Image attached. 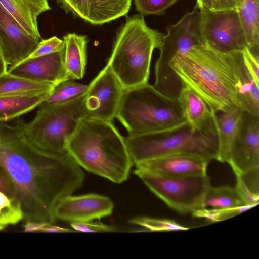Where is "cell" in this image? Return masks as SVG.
Returning a JSON list of instances; mask_svg holds the SVG:
<instances>
[{"instance_id": "cell-1", "label": "cell", "mask_w": 259, "mask_h": 259, "mask_svg": "<svg viewBox=\"0 0 259 259\" xmlns=\"http://www.w3.org/2000/svg\"><path fill=\"white\" fill-rule=\"evenodd\" d=\"M25 122L0 121V166L13 181L23 219L53 224L56 208L83 184L84 175L67 152L40 149L27 136Z\"/></svg>"}, {"instance_id": "cell-2", "label": "cell", "mask_w": 259, "mask_h": 259, "mask_svg": "<svg viewBox=\"0 0 259 259\" xmlns=\"http://www.w3.org/2000/svg\"><path fill=\"white\" fill-rule=\"evenodd\" d=\"M170 66L182 84L200 96L215 112L240 109L235 51L223 53L205 45L195 46L176 57Z\"/></svg>"}, {"instance_id": "cell-3", "label": "cell", "mask_w": 259, "mask_h": 259, "mask_svg": "<svg viewBox=\"0 0 259 259\" xmlns=\"http://www.w3.org/2000/svg\"><path fill=\"white\" fill-rule=\"evenodd\" d=\"M67 151L87 171L115 183L126 181L134 164L124 138L112 122L82 118Z\"/></svg>"}, {"instance_id": "cell-4", "label": "cell", "mask_w": 259, "mask_h": 259, "mask_svg": "<svg viewBox=\"0 0 259 259\" xmlns=\"http://www.w3.org/2000/svg\"><path fill=\"white\" fill-rule=\"evenodd\" d=\"M164 36L148 27L141 14L126 18L107 63L124 89L148 82L153 51L159 49Z\"/></svg>"}, {"instance_id": "cell-5", "label": "cell", "mask_w": 259, "mask_h": 259, "mask_svg": "<svg viewBox=\"0 0 259 259\" xmlns=\"http://www.w3.org/2000/svg\"><path fill=\"white\" fill-rule=\"evenodd\" d=\"M124 141L134 164L165 155L186 154L210 162L217 158L219 143L215 120L200 129L185 123L165 131L128 135Z\"/></svg>"}, {"instance_id": "cell-6", "label": "cell", "mask_w": 259, "mask_h": 259, "mask_svg": "<svg viewBox=\"0 0 259 259\" xmlns=\"http://www.w3.org/2000/svg\"><path fill=\"white\" fill-rule=\"evenodd\" d=\"M116 117L129 135L161 132L186 122L177 99L148 82L124 89Z\"/></svg>"}, {"instance_id": "cell-7", "label": "cell", "mask_w": 259, "mask_h": 259, "mask_svg": "<svg viewBox=\"0 0 259 259\" xmlns=\"http://www.w3.org/2000/svg\"><path fill=\"white\" fill-rule=\"evenodd\" d=\"M85 94L62 104L41 103L33 120L24 124L30 140L44 150L67 152L68 141L80 120L87 117Z\"/></svg>"}, {"instance_id": "cell-8", "label": "cell", "mask_w": 259, "mask_h": 259, "mask_svg": "<svg viewBox=\"0 0 259 259\" xmlns=\"http://www.w3.org/2000/svg\"><path fill=\"white\" fill-rule=\"evenodd\" d=\"M166 30L155 63L154 84L163 93L174 92L181 85L179 78L170 66L173 59L194 46L205 45L201 31L200 12L197 5L176 23L169 25Z\"/></svg>"}, {"instance_id": "cell-9", "label": "cell", "mask_w": 259, "mask_h": 259, "mask_svg": "<svg viewBox=\"0 0 259 259\" xmlns=\"http://www.w3.org/2000/svg\"><path fill=\"white\" fill-rule=\"evenodd\" d=\"M134 173L157 197L178 212L192 213L204 208V196L210 186L207 174L165 176L138 168Z\"/></svg>"}, {"instance_id": "cell-10", "label": "cell", "mask_w": 259, "mask_h": 259, "mask_svg": "<svg viewBox=\"0 0 259 259\" xmlns=\"http://www.w3.org/2000/svg\"><path fill=\"white\" fill-rule=\"evenodd\" d=\"M199 9L201 31L205 45L223 53L247 48L237 10H211L204 7Z\"/></svg>"}, {"instance_id": "cell-11", "label": "cell", "mask_w": 259, "mask_h": 259, "mask_svg": "<svg viewBox=\"0 0 259 259\" xmlns=\"http://www.w3.org/2000/svg\"><path fill=\"white\" fill-rule=\"evenodd\" d=\"M123 91L122 85L106 65L88 84L84 98L87 117L112 122Z\"/></svg>"}, {"instance_id": "cell-12", "label": "cell", "mask_w": 259, "mask_h": 259, "mask_svg": "<svg viewBox=\"0 0 259 259\" xmlns=\"http://www.w3.org/2000/svg\"><path fill=\"white\" fill-rule=\"evenodd\" d=\"M227 163L235 176L259 167V116L242 111Z\"/></svg>"}, {"instance_id": "cell-13", "label": "cell", "mask_w": 259, "mask_h": 259, "mask_svg": "<svg viewBox=\"0 0 259 259\" xmlns=\"http://www.w3.org/2000/svg\"><path fill=\"white\" fill-rule=\"evenodd\" d=\"M38 42L0 3V50L7 65L28 58Z\"/></svg>"}, {"instance_id": "cell-14", "label": "cell", "mask_w": 259, "mask_h": 259, "mask_svg": "<svg viewBox=\"0 0 259 259\" xmlns=\"http://www.w3.org/2000/svg\"><path fill=\"white\" fill-rule=\"evenodd\" d=\"M7 73L29 80L49 83L55 86L70 79L64 66L63 48L48 55L28 57L10 66Z\"/></svg>"}, {"instance_id": "cell-15", "label": "cell", "mask_w": 259, "mask_h": 259, "mask_svg": "<svg viewBox=\"0 0 259 259\" xmlns=\"http://www.w3.org/2000/svg\"><path fill=\"white\" fill-rule=\"evenodd\" d=\"M114 204L107 197L89 194L79 196L69 195L57 206L56 219L73 222H85L111 215Z\"/></svg>"}, {"instance_id": "cell-16", "label": "cell", "mask_w": 259, "mask_h": 259, "mask_svg": "<svg viewBox=\"0 0 259 259\" xmlns=\"http://www.w3.org/2000/svg\"><path fill=\"white\" fill-rule=\"evenodd\" d=\"M66 13H70L92 25H100L123 16L132 0H56Z\"/></svg>"}, {"instance_id": "cell-17", "label": "cell", "mask_w": 259, "mask_h": 259, "mask_svg": "<svg viewBox=\"0 0 259 259\" xmlns=\"http://www.w3.org/2000/svg\"><path fill=\"white\" fill-rule=\"evenodd\" d=\"M210 161L203 157L186 154L165 155L137 163L136 168L165 176L206 175Z\"/></svg>"}, {"instance_id": "cell-18", "label": "cell", "mask_w": 259, "mask_h": 259, "mask_svg": "<svg viewBox=\"0 0 259 259\" xmlns=\"http://www.w3.org/2000/svg\"><path fill=\"white\" fill-rule=\"evenodd\" d=\"M0 3L29 34L41 39L37 17L51 9L48 0H0Z\"/></svg>"}, {"instance_id": "cell-19", "label": "cell", "mask_w": 259, "mask_h": 259, "mask_svg": "<svg viewBox=\"0 0 259 259\" xmlns=\"http://www.w3.org/2000/svg\"><path fill=\"white\" fill-rule=\"evenodd\" d=\"M177 100L184 119L193 128H202L214 120L215 112L188 85L183 84Z\"/></svg>"}, {"instance_id": "cell-20", "label": "cell", "mask_w": 259, "mask_h": 259, "mask_svg": "<svg viewBox=\"0 0 259 259\" xmlns=\"http://www.w3.org/2000/svg\"><path fill=\"white\" fill-rule=\"evenodd\" d=\"M243 50L235 51L240 82L238 94L240 108L242 111L259 116V79L248 68Z\"/></svg>"}, {"instance_id": "cell-21", "label": "cell", "mask_w": 259, "mask_h": 259, "mask_svg": "<svg viewBox=\"0 0 259 259\" xmlns=\"http://www.w3.org/2000/svg\"><path fill=\"white\" fill-rule=\"evenodd\" d=\"M63 59L70 79L83 77L87 64V39L85 35L68 33L63 38Z\"/></svg>"}, {"instance_id": "cell-22", "label": "cell", "mask_w": 259, "mask_h": 259, "mask_svg": "<svg viewBox=\"0 0 259 259\" xmlns=\"http://www.w3.org/2000/svg\"><path fill=\"white\" fill-rule=\"evenodd\" d=\"M242 112L241 109L235 107L227 111L215 112L219 143L216 160L221 163L228 162Z\"/></svg>"}, {"instance_id": "cell-23", "label": "cell", "mask_w": 259, "mask_h": 259, "mask_svg": "<svg viewBox=\"0 0 259 259\" xmlns=\"http://www.w3.org/2000/svg\"><path fill=\"white\" fill-rule=\"evenodd\" d=\"M55 86L15 76L7 72L0 76V97H30L49 94Z\"/></svg>"}, {"instance_id": "cell-24", "label": "cell", "mask_w": 259, "mask_h": 259, "mask_svg": "<svg viewBox=\"0 0 259 259\" xmlns=\"http://www.w3.org/2000/svg\"><path fill=\"white\" fill-rule=\"evenodd\" d=\"M237 11L247 48L254 56L259 58V0H243Z\"/></svg>"}, {"instance_id": "cell-25", "label": "cell", "mask_w": 259, "mask_h": 259, "mask_svg": "<svg viewBox=\"0 0 259 259\" xmlns=\"http://www.w3.org/2000/svg\"><path fill=\"white\" fill-rule=\"evenodd\" d=\"M49 94L30 97H0V121L7 122L38 106Z\"/></svg>"}, {"instance_id": "cell-26", "label": "cell", "mask_w": 259, "mask_h": 259, "mask_svg": "<svg viewBox=\"0 0 259 259\" xmlns=\"http://www.w3.org/2000/svg\"><path fill=\"white\" fill-rule=\"evenodd\" d=\"M204 208L223 209L245 205L236 189L228 186H209L204 196Z\"/></svg>"}, {"instance_id": "cell-27", "label": "cell", "mask_w": 259, "mask_h": 259, "mask_svg": "<svg viewBox=\"0 0 259 259\" xmlns=\"http://www.w3.org/2000/svg\"><path fill=\"white\" fill-rule=\"evenodd\" d=\"M235 188L245 205L255 206L259 202V167L236 176Z\"/></svg>"}, {"instance_id": "cell-28", "label": "cell", "mask_w": 259, "mask_h": 259, "mask_svg": "<svg viewBox=\"0 0 259 259\" xmlns=\"http://www.w3.org/2000/svg\"><path fill=\"white\" fill-rule=\"evenodd\" d=\"M88 85L75 82L69 79L55 86L53 90L44 101L46 105L62 104L84 95Z\"/></svg>"}, {"instance_id": "cell-29", "label": "cell", "mask_w": 259, "mask_h": 259, "mask_svg": "<svg viewBox=\"0 0 259 259\" xmlns=\"http://www.w3.org/2000/svg\"><path fill=\"white\" fill-rule=\"evenodd\" d=\"M131 223L140 225L145 230L151 232H168L187 230L186 227L176 221L165 219H156L148 217H137L130 220Z\"/></svg>"}, {"instance_id": "cell-30", "label": "cell", "mask_w": 259, "mask_h": 259, "mask_svg": "<svg viewBox=\"0 0 259 259\" xmlns=\"http://www.w3.org/2000/svg\"><path fill=\"white\" fill-rule=\"evenodd\" d=\"M253 207L250 205H244L223 209L203 208L194 211L192 214L194 217L204 218L211 222H217L237 215Z\"/></svg>"}, {"instance_id": "cell-31", "label": "cell", "mask_w": 259, "mask_h": 259, "mask_svg": "<svg viewBox=\"0 0 259 259\" xmlns=\"http://www.w3.org/2000/svg\"><path fill=\"white\" fill-rule=\"evenodd\" d=\"M178 0H134L136 10L142 15L163 14Z\"/></svg>"}, {"instance_id": "cell-32", "label": "cell", "mask_w": 259, "mask_h": 259, "mask_svg": "<svg viewBox=\"0 0 259 259\" xmlns=\"http://www.w3.org/2000/svg\"><path fill=\"white\" fill-rule=\"evenodd\" d=\"M63 46V40L53 36L39 42L37 47L29 57L33 58L51 54L61 50Z\"/></svg>"}, {"instance_id": "cell-33", "label": "cell", "mask_w": 259, "mask_h": 259, "mask_svg": "<svg viewBox=\"0 0 259 259\" xmlns=\"http://www.w3.org/2000/svg\"><path fill=\"white\" fill-rule=\"evenodd\" d=\"M74 230L83 232H111L118 230L113 226L105 224L101 222L93 221L85 222H73L70 224Z\"/></svg>"}, {"instance_id": "cell-34", "label": "cell", "mask_w": 259, "mask_h": 259, "mask_svg": "<svg viewBox=\"0 0 259 259\" xmlns=\"http://www.w3.org/2000/svg\"><path fill=\"white\" fill-rule=\"evenodd\" d=\"M22 219H23L22 212L18 206L15 205L10 208L0 209V225L16 224Z\"/></svg>"}, {"instance_id": "cell-35", "label": "cell", "mask_w": 259, "mask_h": 259, "mask_svg": "<svg viewBox=\"0 0 259 259\" xmlns=\"http://www.w3.org/2000/svg\"><path fill=\"white\" fill-rule=\"evenodd\" d=\"M0 191L19 205L16 200V191L14 184L7 172L1 166Z\"/></svg>"}, {"instance_id": "cell-36", "label": "cell", "mask_w": 259, "mask_h": 259, "mask_svg": "<svg viewBox=\"0 0 259 259\" xmlns=\"http://www.w3.org/2000/svg\"><path fill=\"white\" fill-rule=\"evenodd\" d=\"M243 0H214V10L234 9L238 10Z\"/></svg>"}, {"instance_id": "cell-37", "label": "cell", "mask_w": 259, "mask_h": 259, "mask_svg": "<svg viewBox=\"0 0 259 259\" xmlns=\"http://www.w3.org/2000/svg\"><path fill=\"white\" fill-rule=\"evenodd\" d=\"M49 223L34 221H26L24 231L26 232H41L42 229Z\"/></svg>"}, {"instance_id": "cell-38", "label": "cell", "mask_w": 259, "mask_h": 259, "mask_svg": "<svg viewBox=\"0 0 259 259\" xmlns=\"http://www.w3.org/2000/svg\"><path fill=\"white\" fill-rule=\"evenodd\" d=\"M72 229L59 227L53 224H48L41 230V232L45 233H70L74 232Z\"/></svg>"}, {"instance_id": "cell-39", "label": "cell", "mask_w": 259, "mask_h": 259, "mask_svg": "<svg viewBox=\"0 0 259 259\" xmlns=\"http://www.w3.org/2000/svg\"><path fill=\"white\" fill-rule=\"evenodd\" d=\"M15 205L20 207L18 204L9 198L6 194L0 191V209L10 208Z\"/></svg>"}, {"instance_id": "cell-40", "label": "cell", "mask_w": 259, "mask_h": 259, "mask_svg": "<svg viewBox=\"0 0 259 259\" xmlns=\"http://www.w3.org/2000/svg\"><path fill=\"white\" fill-rule=\"evenodd\" d=\"M198 8L205 7L208 9L214 10V0H196V4Z\"/></svg>"}, {"instance_id": "cell-41", "label": "cell", "mask_w": 259, "mask_h": 259, "mask_svg": "<svg viewBox=\"0 0 259 259\" xmlns=\"http://www.w3.org/2000/svg\"><path fill=\"white\" fill-rule=\"evenodd\" d=\"M7 72V65L0 50V76Z\"/></svg>"}, {"instance_id": "cell-42", "label": "cell", "mask_w": 259, "mask_h": 259, "mask_svg": "<svg viewBox=\"0 0 259 259\" xmlns=\"http://www.w3.org/2000/svg\"><path fill=\"white\" fill-rule=\"evenodd\" d=\"M6 226L4 225H0V230L3 229Z\"/></svg>"}]
</instances>
